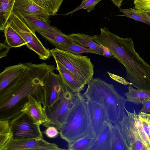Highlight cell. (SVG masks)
<instances>
[{"label": "cell", "instance_id": "6da1fadb", "mask_svg": "<svg viewBox=\"0 0 150 150\" xmlns=\"http://www.w3.org/2000/svg\"><path fill=\"white\" fill-rule=\"evenodd\" d=\"M26 64L28 68L18 82L0 91V120H9L21 112L29 95L35 96L41 103L45 81L56 69L45 62Z\"/></svg>", "mask_w": 150, "mask_h": 150}, {"label": "cell", "instance_id": "7a4b0ae2", "mask_svg": "<svg viewBox=\"0 0 150 150\" xmlns=\"http://www.w3.org/2000/svg\"><path fill=\"white\" fill-rule=\"evenodd\" d=\"M100 44L125 67L126 79L132 86L150 93V65L137 52L131 38L120 37L110 32L103 38Z\"/></svg>", "mask_w": 150, "mask_h": 150}, {"label": "cell", "instance_id": "3957f363", "mask_svg": "<svg viewBox=\"0 0 150 150\" xmlns=\"http://www.w3.org/2000/svg\"><path fill=\"white\" fill-rule=\"evenodd\" d=\"M82 96L86 100L101 106L109 122L114 125L122 119L125 112L126 98L120 95L114 86L101 79H93L87 84Z\"/></svg>", "mask_w": 150, "mask_h": 150}, {"label": "cell", "instance_id": "277c9868", "mask_svg": "<svg viewBox=\"0 0 150 150\" xmlns=\"http://www.w3.org/2000/svg\"><path fill=\"white\" fill-rule=\"evenodd\" d=\"M59 131L60 137L68 144L89 135L94 136L87 108L86 100L81 93H73L69 113Z\"/></svg>", "mask_w": 150, "mask_h": 150}, {"label": "cell", "instance_id": "5b68a950", "mask_svg": "<svg viewBox=\"0 0 150 150\" xmlns=\"http://www.w3.org/2000/svg\"><path fill=\"white\" fill-rule=\"evenodd\" d=\"M50 51L55 61L60 63L85 85L93 79L94 66L87 56L56 48L51 49Z\"/></svg>", "mask_w": 150, "mask_h": 150}, {"label": "cell", "instance_id": "8992f818", "mask_svg": "<svg viewBox=\"0 0 150 150\" xmlns=\"http://www.w3.org/2000/svg\"><path fill=\"white\" fill-rule=\"evenodd\" d=\"M125 110L127 115L125 112L117 124L129 150H148L147 146L150 142L141 120L134 118L125 108Z\"/></svg>", "mask_w": 150, "mask_h": 150}, {"label": "cell", "instance_id": "52a82bcc", "mask_svg": "<svg viewBox=\"0 0 150 150\" xmlns=\"http://www.w3.org/2000/svg\"><path fill=\"white\" fill-rule=\"evenodd\" d=\"M7 23L18 33L26 42L27 47L34 51L40 59L46 60L51 56L50 50L45 47L35 33L17 14L13 12L9 18Z\"/></svg>", "mask_w": 150, "mask_h": 150}, {"label": "cell", "instance_id": "ba28073f", "mask_svg": "<svg viewBox=\"0 0 150 150\" xmlns=\"http://www.w3.org/2000/svg\"><path fill=\"white\" fill-rule=\"evenodd\" d=\"M14 139L43 138L41 125L35 122L27 113L21 112L9 120Z\"/></svg>", "mask_w": 150, "mask_h": 150}, {"label": "cell", "instance_id": "9c48e42d", "mask_svg": "<svg viewBox=\"0 0 150 150\" xmlns=\"http://www.w3.org/2000/svg\"><path fill=\"white\" fill-rule=\"evenodd\" d=\"M68 88L59 74H56L53 71L49 74L44 82L41 102L47 114Z\"/></svg>", "mask_w": 150, "mask_h": 150}, {"label": "cell", "instance_id": "30bf717a", "mask_svg": "<svg viewBox=\"0 0 150 150\" xmlns=\"http://www.w3.org/2000/svg\"><path fill=\"white\" fill-rule=\"evenodd\" d=\"M73 93L69 88L63 93L52 110L47 114L48 121L44 127L53 126L59 130L69 113Z\"/></svg>", "mask_w": 150, "mask_h": 150}, {"label": "cell", "instance_id": "8fae6325", "mask_svg": "<svg viewBox=\"0 0 150 150\" xmlns=\"http://www.w3.org/2000/svg\"><path fill=\"white\" fill-rule=\"evenodd\" d=\"M62 150L56 144L47 142L41 138L25 139L12 138L5 145L2 150Z\"/></svg>", "mask_w": 150, "mask_h": 150}, {"label": "cell", "instance_id": "7c38bea8", "mask_svg": "<svg viewBox=\"0 0 150 150\" xmlns=\"http://www.w3.org/2000/svg\"><path fill=\"white\" fill-rule=\"evenodd\" d=\"M86 103L93 133L97 138L109 121L105 111L101 106L87 100Z\"/></svg>", "mask_w": 150, "mask_h": 150}, {"label": "cell", "instance_id": "4fadbf2b", "mask_svg": "<svg viewBox=\"0 0 150 150\" xmlns=\"http://www.w3.org/2000/svg\"><path fill=\"white\" fill-rule=\"evenodd\" d=\"M28 114L37 123L43 126L48 121L45 108L41 103L33 96L29 95L21 110Z\"/></svg>", "mask_w": 150, "mask_h": 150}, {"label": "cell", "instance_id": "5bb4252c", "mask_svg": "<svg viewBox=\"0 0 150 150\" xmlns=\"http://www.w3.org/2000/svg\"><path fill=\"white\" fill-rule=\"evenodd\" d=\"M28 68L26 63H21L6 67L0 74V91L17 83Z\"/></svg>", "mask_w": 150, "mask_h": 150}, {"label": "cell", "instance_id": "9a60e30c", "mask_svg": "<svg viewBox=\"0 0 150 150\" xmlns=\"http://www.w3.org/2000/svg\"><path fill=\"white\" fill-rule=\"evenodd\" d=\"M14 13L23 12L33 15L47 22H50V16L45 9L33 0H16L13 7Z\"/></svg>", "mask_w": 150, "mask_h": 150}, {"label": "cell", "instance_id": "2e32d148", "mask_svg": "<svg viewBox=\"0 0 150 150\" xmlns=\"http://www.w3.org/2000/svg\"><path fill=\"white\" fill-rule=\"evenodd\" d=\"M113 126L112 123L109 121L107 123L90 150H112Z\"/></svg>", "mask_w": 150, "mask_h": 150}, {"label": "cell", "instance_id": "e0dca14e", "mask_svg": "<svg viewBox=\"0 0 150 150\" xmlns=\"http://www.w3.org/2000/svg\"><path fill=\"white\" fill-rule=\"evenodd\" d=\"M55 62L56 69L59 72L64 83L70 90L73 93H81L83 91L85 85L59 62Z\"/></svg>", "mask_w": 150, "mask_h": 150}, {"label": "cell", "instance_id": "ac0fdd59", "mask_svg": "<svg viewBox=\"0 0 150 150\" xmlns=\"http://www.w3.org/2000/svg\"><path fill=\"white\" fill-rule=\"evenodd\" d=\"M22 18L34 32L39 30L55 32L57 28L50 25V22L42 20L33 15L23 12L15 13Z\"/></svg>", "mask_w": 150, "mask_h": 150}, {"label": "cell", "instance_id": "d6986e66", "mask_svg": "<svg viewBox=\"0 0 150 150\" xmlns=\"http://www.w3.org/2000/svg\"><path fill=\"white\" fill-rule=\"evenodd\" d=\"M68 36L74 43L83 47L92 49L102 54H103L105 47L95 42L91 35L82 33H72L67 35Z\"/></svg>", "mask_w": 150, "mask_h": 150}, {"label": "cell", "instance_id": "ffe728a7", "mask_svg": "<svg viewBox=\"0 0 150 150\" xmlns=\"http://www.w3.org/2000/svg\"><path fill=\"white\" fill-rule=\"evenodd\" d=\"M37 32L55 47L60 45L73 43L67 35L58 29L55 32L39 30Z\"/></svg>", "mask_w": 150, "mask_h": 150}, {"label": "cell", "instance_id": "44dd1931", "mask_svg": "<svg viewBox=\"0 0 150 150\" xmlns=\"http://www.w3.org/2000/svg\"><path fill=\"white\" fill-rule=\"evenodd\" d=\"M4 31L5 42L11 47L26 45V43L22 38L7 23Z\"/></svg>", "mask_w": 150, "mask_h": 150}, {"label": "cell", "instance_id": "7402d4cb", "mask_svg": "<svg viewBox=\"0 0 150 150\" xmlns=\"http://www.w3.org/2000/svg\"><path fill=\"white\" fill-rule=\"evenodd\" d=\"M119 11L122 13L120 15L134 19L135 21L143 22L150 26V13L135 9L133 8L128 9L121 8Z\"/></svg>", "mask_w": 150, "mask_h": 150}, {"label": "cell", "instance_id": "603a6c76", "mask_svg": "<svg viewBox=\"0 0 150 150\" xmlns=\"http://www.w3.org/2000/svg\"><path fill=\"white\" fill-rule=\"evenodd\" d=\"M16 0H0V30H4L8 20L13 12Z\"/></svg>", "mask_w": 150, "mask_h": 150}, {"label": "cell", "instance_id": "cb8c5ba5", "mask_svg": "<svg viewBox=\"0 0 150 150\" xmlns=\"http://www.w3.org/2000/svg\"><path fill=\"white\" fill-rule=\"evenodd\" d=\"M127 89L128 91L124 93L126 101L132 103L137 105L142 104L150 96V93L135 89L130 85H129Z\"/></svg>", "mask_w": 150, "mask_h": 150}, {"label": "cell", "instance_id": "d4e9b609", "mask_svg": "<svg viewBox=\"0 0 150 150\" xmlns=\"http://www.w3.org/2000/svg\"><path fill=\"white\" fill-rule=\"evenodd\" d=\"M96 139L93 135H87L74 142L68 144V149L90 150Z\"/></svg>", "mask_w": 150, "mask_h": 150}, {"label": "cell", "instance_id": "484cf974", "mask_svg": "<svg viewBox=\"0 0 150 150\" xmlns=\"http://www.w3.org/2000/svg\"><path fill=\"white\" fill-rule=\"evenodd\" d=\"M113 134L112 150H129L117 124L113 126Z\"/></svg>", "mask_w": 150, "mask_h": 150}, {"label": "cell", "instance_id": "4316f807", "mask_svg": "<svg viewBox=\"0 0 150 150\" xmlns=\"http://www.w3.org/2000/svg\"><path fill=\"white\" fill-rule=\"evenodd\" d=\"M51 16L56 14L64 0H33Z\"/></svg>", "mask_w": 150, "mask_h": 150}, {"label": "cell", "instance_id": "83f0119b", "mask_svg": "<svg viewBox=\"0 0 150 150\" xmlns=\"http://www.w3.org/2000/svg\"><path fill=\"white\" fill-rule=\"evenodd\" d=\"M56 48L69 52L75 54H81L83 53H92L102 55L101 53L92 49L83 47L75 43L60 45Z\"/></svg>", "mask_w": 150, "mask_h": 150}, {"label": "cell", "instance_id": "f1b7e54d", "mask_svg": "<svg viewBox=\"0 0 150 150\" xmlns=\"http://www.w3.org/2000/svg\"><path fill=\"white\" fill-rule=\"evenodd\" d=\"M12 138L9 120H0V150Z\"/></svg>", "mask_w": 150, "mask_h": 150}, {"label": "cell", "instance_id": "f546056e", "mask_svg": "<svg viewBox=\"0 0 150 150\" xmlns=\"http://www.w3.org/2000/svg\"><path fill=\"white\" fill-rule=\"evenodd\" d=\"M102 0H82L81 4L75 9L64 15H68L72 14L76 11L81 9H86L87 12L93 11L96 5Z\"/></svg>", "mask_w": 150, "mask_h": 150}, {"label": "cell", "instance_id": "4dcf8cb0", "mask_svg": "<svg viewBox=\"0 0 150 150\" xmlns=\"http://www.w3.org/2000/svg\"><path fill=\"white\" fill-rule=\"evenodd\" d=\"M143 130L150 143V114L141 111L138 113Z\"/></svg>", "mask_w": 150, "mask_h": 150}, {"label": "cell", "instance_id": "1f68e13d", "mask_svg": "<svg viewBox=\"0 0 150 150\" xmlns=\"http://www.w3.org/2000/svg\"><path fill=\"white\" fill-rule=\"evenodd\" d=\"M134 8L150 13V0H139L134 1Z\"/></svg>", "mask_w": 150, "mask_h": 150}, {"label": "cell", "instance_id": "d6a6232c", "mask_svg": "<svg viewBox=\"0 0 150 150\" xmlns=\"http://www.w3.org/2000/svg\"><path fill=\"white\" fill-rule=\"evenodd\" d=\"M44 133L48 137L52 139L56 138L59 134V131L53 126H50L47 127Z\"/></svg>", "mask_w": 150, "mask_h": 150}, {"label": "cell", "instance_id": "836d02e7", "mask_svg": "<svg viewBox=\"0 0 150 150\" xmlns=\"http://www.w3.org/2000/svg\"><path fill=\"white\" fill-rule=\"evenodd\" d=\"M11 47L5 43L0 44V58H1L6 57Z\"/></svg>", "mask_w": 150, "mask_h": 150}, {"label": "cell", "instance_id": "e575fe53", "mask_svg": "<svg viewBox=\"0 0 150 150\" xmlns=\"http://www.w3.org/2000/svg\"><path fill=\"white\" fill-rule=\"evenodd\" d=\"M142 104V107L141 111L147 113H150V96Z\"/></svg>", "mask_w": 150, "mask_h": 150}, {"label": "cell", "instance_id": "d590c367", "mask_svg": "<svg viewBox=\"0 0 150 150\" xmlns=\"http://www.w3.org/2000/svg\"><path fill=\"white\" fill-rule=\"evenodd\" d=\"M114 4L118 8H119L122 5L123 0H111Z\"/></svg>", "mask_w": 150, "mask_h": 150}, {"label": "cell", "instance_id": "8d00e7d4", "mask_svg": "<svg viewBox=\"0 0 150 150\" xmlns=\"http://www.w3.org/2000/svg\"><path fill=\"white\" fill-rule=\"evenodd\" d=\"M134 1H138V0H133Z\"/></svg>", "mask_w": 150, "mask_h": 150}]
</instances>
